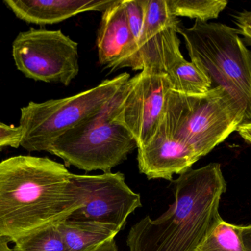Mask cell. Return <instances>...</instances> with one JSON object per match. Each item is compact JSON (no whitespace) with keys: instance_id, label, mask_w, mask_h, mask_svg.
<instances>
[{"instance_id":"6da1fadb","label":"cell","mask_w":251,"mask_h":251,"mask_svg":"<svg viewBox=\"0 0 251 251\" xmlns=\"http://www.w3.org/2000/svg\"><path fill=\"white\" fill-rule=\"evenodd\" d=\"M87 198L65 165L47 157L8 158L0 162V236L14 243L58 225Z\"/></svg>"},{"instance_id":"7a4b0ae2","label":"cell","mask_w":251,"mask_h":251,"mask_svg":"<svg viewBox=\"0 0 251 251\" xmlns=\"http://www.w3.org/2000/svg\"><path fill=\"white\" fill-rule=\"evenodd\" d=\"M175 201L160 217L146 216L128 231L129 251H195L222 220L219 205L226 190L221 166L190 169L176 181Z\"/></svg>"},{"instance_id":"3957f363","label":"cell","mask_w":251,"mask_h":251,"mask_svg":"<svg viewBox=\"0 0 251 251\" xmlns=\"http://www.w3.org/2000/svg\"><path fill=\"white\" fill-rule=\"evenodd\" d=\"M244 117V108L221 87L197 94L171 88L159 128L188 146L200 159L237 131Z\"/></svg>"},{"instance_id":"277c9868","label":"cell","mask_w":251,"mask_h":251,"mask_svg":"<svg viewBox=\"0 0 251 251\" xmlns=\"http://www.w3.org/2000/svg\"><path fill=\"white\" fill-rule=\"evenodd\" d=\"M189 56L209 80L212 88L230 93L245 109L243 125L251 123V52L238 30L221 23L196 20L187 28L180 24Z\"/></svg>"},{"instance_id":"5b68a950","label":"cell","mask_w":251,"mask_h":251,"mask_svg":"<svg viewBox=\"0 0 251 251\" xmlns=\"http://www.w3.org/2000/svg\"><path fill=\"white\" fill-rule=\"evenodd\" d=\"M129 78L124 72L72 97L28 103L21 109V147L29 152H48L59 137L101 112Z\"/></svg>"},{"instance_id":"8992f818","label":"cell","mask_w":251,"mask_h":251,"mask_svg":"<svg viewBox=\"0 0 251 251\" xmlns=\"http://www.w3.org/2000/svg\"><path fill=\"white\" fill-rule=\"evenodd\" d=\"M116 97V96H115ZM99 113L59 137L48 150L66 166L86 172H111L137 149L131 134L113 120L114 98Z\"/></svg>"},{"instance_id":"52a82bcc","label":"cell","mask_w":251,"mask_h":251,"mask_svg":"<svg viewBox=\"0 0 251 251\" xmlns=\"http://www.w3.org/2000/svg\"><path fill=\"white\" fill-rule=\"evenodd\" d=\"M18 70L26 78L69 85L79 72L78 44L61 30L20 32L12 44Z\"/></svg>"},{"instance_id":"ba28073f","label":"cell","mask_w":251,"mask_h":251,"mask_svg":"<svg viewBox=\"0 0 251 251\" xmlns=\"http://www.w3.org/2000/svg\"><path fill=\"white\" fill-rule=\"evenodd\" d=\"M171 88L167 74L142 70L130 78L115 97L113 120L131 134L137 149L157 132Z\"/></svg>"},{"instance_id":"9c48e42d","label":"cell","mask_w":251,"mask_h":251,"mask_svg":"<svg viewBox=\"0 0 251 251\" xmlns=\"http://www.w3.org/2000/svg\"><path fill=\"white\" fill-rule=\"evenodd\" d=\"M144 7L141 36L124 68L167 74L183 57L178 36L181 21L171 13L166 0H144Z\"/></svg>"},{"instance_id":"30bf717a","label":"cell","mask_w":251,"mask_h":251,"mask_svg":"<svg viewBox=\"0 0 251 251\" xmlns=\"http://www.w3.org/2000/svg\"><path fill=\"white\" fill-rule=\"evenodd\" d=\"M74 177L86 190L88 198L69 219L110 224L122 231L128 217L142 206L140 195L127 185L122 172L97 175L74 174Z\"/></svg>"},{"instance_id":"8fae6325","label":"cell","mask_w":251,"mask_h":251,"mask_svg":"<svg viewBox=\"0 0 251 251\" xmlns=\"http://www.w3.org/2000/svg\"><path fill=\"white\" fill-rule=\"evenodd\" d=\"M137 150L139 170L149 180L173 181L174 175L187 172L199 160L188 146L171 138L160 128L147 144Z\"/></svg>"},{"instance_id":"7c38bea8","label":"cell","mask_w":251,"mask_h":251,"mask_svg":"<svg viewBox=\"0 0 251 251\" xmlns=\"http://www.w3.org/2000/svg\"><path fill=\"white\" fill-rule=\"evenodd\" d=\"M97 44L100 64L113 72L124 68L132 56L135 43L128 28L123 0H115L103 12Z\"/></svg>"},{"instance_id":"4fadbf2b","label":"cell","mask_w":251,"mask_h":251,"mask_svg":"<svg viewBox=\"0 0 251 251\" xmlns=\"http://www.w3.org/2000/svg\"><path fill=\"white\" fill-rule=\"evenodd\" d=\"M115 0H5L18 19L37 25H54L88 11L104 12Z\"/></svg>"},{"instance_id":"5bb4252c","label":"cell","mask_w":251,"mask_h":251,"mask_svg":"<svg viewBox=\"0 0 251 251\" xmlns=\"http://www.w3.org/2000/svg\"><path fill=\"white\" fill-rule=\"evenodd\" d=\"M69 251H95L115 240L120 230L110 224L68 218L57 225Z\"/></svg>"},{"instance_id":"9a60e30c","label":"cell","mask_w":251,"mask_h":251,"mask_svg":"<svg viewBox=\"0 0 251 251\" xmlns=\"http://www.w3.org/2000/svg\"><path fill=\"white\" fill-rule=\"evenodd\" d=\"M172 89L184 94H203L211 89L206 75L184 57L177 60L168 73Z\"/></svg>"},{"instance_id":"2e32d148","label":"cell","mask_w":251,"mask_h":251,"mask_svg":"<svg viewBox=\"0 0 251 251\" xmlns=\"http://www.w3.org/2000/svg\"><path fill=\"white\" fill-rule=\"evenodd\" d=\"M195 251H248L242 237L241 226L224 220L218 223Z\"/></svg>"},{"instance_id":"e0dca14e","label":"cell","mask_w":251,"mask_h":251,"mask_svg":"<svg viewBox=\"0 0 251 251\" xmlns=\"http://www.w3.org/2000/svg\"><path fill=\"white\" fill-rule=\"evenodd\" d=\"M171 13L176 17L190 18L207 22L218 19L226 7V0H166Z\"/></svg>"},{"instance_id":"ac0fdd59","label":"cell","mask_w":251,"mask_h":251,"mask_svg":"<svg viewBox=\"0 0 251 251\" xmlns=\"http://www.w3.org/2000/svg\"><path fill=\"white\" fill-rule=\"evenodd\" d=\"M13 243V251H69L57 225L35 231Z\"/></svg>"},{"instance_id":"d6986e66","label":"cell","mask_w":251,"mask_h":251,"mask_svg":"<svg viewBox=\"0 0 251 251\" xmlns=\"http://www.w3.org/2000/svg\"><path fill=\"white\" fill-rule=\"evenodd\" d=\"M123 1L128 28L134 38L136 47L141 36L144 24V0H123Z\"/></svg>"},{"instance_id":"ffe728a7","label":"cell","mask_w":251,"mask_h":251,"mask_svg":"<svg viewBox=\"0 0 251 251\" xmlns=\"http://www.w3.org/2000/svg\"><path fill=\"white\" fill-rule=\"evenodd\" d=\"M21 130L19 126L0 122V152L7 147H20Z\"/></svg>"},{"instance_id":"44dd1931","label":"cell","mask_w":251,"mask_h":251,"mask_svg":"<svg viewBox=\"0 0 251 251\" xmlns=\"http://www.w3.org/2000/svg\"><path fill=\"white\" fill-rule=\"evenodd\" d=\"M236 25L238 27L239 33L246 38L248 44L251 45V10H245L234 16Z\"/></svg>"},{"instance_id":"7402d4cb","label":"cell","mask_w":251,"mask_h":251,"mask_svg":"<svg viewBox=\"0 0 251 251\" xmlns=\"http://www.w3.org/2000/svg\"><path fill=\"white\" fill-rule=\"evenodd\" d=\"M241 233L246 250L251 251V225L241 226Z\"/></svg>"},{"instance_id":"603a6c76","label":"cell","mask_w":251,"mask_h":251,"mask_svg":"<svg viewBox=\"0 0 251 251\" xmlns=\"http://www.w3.org/2000/svg\"><path fill=\"white\" fill-rule=\"evenodd\" d=\"M237 131L242 138L244 139L249 144H251V123L240 125L237 128Z\"/></svg>"},{"instance_id":"cb8c5ba5","label":"cell","mask_w":251,"mask_h":251,"mask_svg":"<svg viewBox=\"0 0 251 251\" xmlns=\"http://www.w3.org/2000/svg\"><path fill=\"white\" fill-rule=\"evenodd\" d=\"M95 251H119V249H118L116 241H115V240H113V241L106 243L105 245L101 246L100 249H97Z\"/></svg>"},{"instance_id":"d4e9b609","label":"cell","mask_w":251,"mask_h":251,"mask_svg":"<svg viewBox=\"0 0 251 251\" xmlns=\"http://www.w3.org/2000/svg\"><path fill=\"white\" fill-rule=\"evenodd\" d=\"M10 243L7 239L0 236V251H13V249L9 246Z\"/></svg>"}]
</instances>
